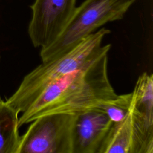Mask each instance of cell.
Segmentation results:
<instances>
[{"mask_svg":"<svg viewBox=\"0 0 153 153\" xmlns=\"http://www.w3.org/2000/svg\"><path fill=\"white\" fill-rule=\"evenodd\" d=\"M98 153H136L129 108L121 121L114 123Z\"/></svg>","mask_w":153,"mask_h":153,"instance_id":"ba28073f","label":"cell"},{"mask_svg":"<svg viewBox=\"0 0 153 153\" xmlns=\"http://www.w3.org/2000/svg\"><path fill=\"white\" fill-rule=\"evenodd\" d=\"M131 93L120 94L109 102L105 103L99 106L98 109L103 111L114 123L121 121L127 113Z\"/></svg>","mask_w":153,"mask_h":153,"instance_id":"30bf717a","label":"cell"},{"mask_svg":"<svg viewBox=\"0 0 153 153\" xmlns=\"http://www.w3.org/2000/svg\"><path fill=\"white\" fill-rule=\"evenodd\" d=\"M114 122L102 110L92 108L75 114L72 153H98Z\"/></svg>","mask_w":153,"mask_h":153,"instance_id":"52a82bcc","label":"cell"},{"mask_svg":"<svg viewBox=\"0 0 153 153\" xmlns=\"http://www.w3.org/2000/svg\"><path fill=\"white\" fill-rule=\"evenodd\" d=\"M76 0H35L28 35L35 47L45 48L60 35L69 21Z\"/></svg>","mask_w":153,"mask_h":153,"instance_id":"5b68a950","label":"cell"},{"mask_svg":"<svg viewBox=\"0 0 153 153\" xmlns=\"http://www.w3.org/2000/svg\"><path fill=\"white\" fill-rule=\"evenodd\" d=\"M129 106L136 153H153V75L138 77Z\"/></svg>","mask_w":153,"mask_h":153,"instance_id":"8992f818","label":"cell"},{"mask_svg":"<svg viewBox=\"0 0 153 153\" xmlns=\"http://www.w3.org/2000/svg\"><path fill=\"white\" fill-rule=\"evenodd\" d=\"M75 114L52 113L37 117L20 136L17 153H72Z\"/></svg>","mask_w":153,"mask_h":153,"instance_id":"277c9868","label":"cell"},{"mask_svg":"<svg viewBox=\"0 0 153 153\" xmlns=\"http://www.w3.org/2000/svg\"><path fill=\"white\" fill-rule=\"evenodd\" d=\"M136 0H85L76 7L59 38L41 48L42 62L51 60L73 48L107 23L122 19Z\"/></svg>","mask_w":153,"mask_h":153,"instance_id":"3957f363","label":"cell"},{"mask_svg":"<svg viewBox=\"0 0 153 153\" xmlns=\"http://www.w3.org/2000/svg\"><path fill=\"white\" fill-rule=\"evenodd\" d=\"M2 102V100L1 97V95H0V103H1Z\"/></svg>","mask_w":153,"mask_h":153,"instance_id":"8fae6325","label":"cell"},{"mask_svg":"<svg viewBox=\"0 0 153 153\" xmlns=\"http://www.w3.org/2000/svg\"><path fill=\"white\" fill-rule=\"evenodd\" d=\"M19 113L5 102L0 103V153H17L20 141Z\"/></svg>","mask_w":153,"mask_h":153,"instance_id":"9c48e42d","label":"cell"},{"mask_svg":"<svg viewBox=\"0 0 153 153\" xmlns=\"http://www.w3.org/2000/svg\"><path fill=\"white\" fill-rule=\"evenodd\" d=\"M111 31L104 27L91 33L73 48L47 62H42L25 75L6 102L19 113L24 112L51 83L75 71L106 51L111 44L102 45Z\"/></svg>","mask_w":153,"mask_h":153,"instance_id":"7a4b0ae2","label":"cell"},{"mask_svg":"<svg viewBox=\"0 0 153 153\" xmlns=\"http://www.w3.org/2000/svg\"><path fill=\"white\" fill-rule=\"evenodd\" d=\"M106 51L63 78L49 84L19 118V126L52 113L76 114L116 99L108 74Z\"/></svg>","mask_w":153,"mask_h":153,"instance_id":"6da1fadb","label":"cell"}]
</instances>
